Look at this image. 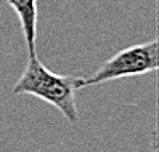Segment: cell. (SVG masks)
Returning <instances> with one entry per match:
<instances>
[{"mask_svg":"<svg viewBox=\"0 0 159 152\" xmlns=\"http://www.w3.org/2000/svg\"><path fill=\"white\" fill-rule=\"evenodd\" d=\"M84 88V79L76 75H63L43 66L35 53L29 54L27 64L18 79L11 93L31 94L55 106L63 117L71 123L79 120V109L76 104V93Z\"/></svg>","mask_w":159,"mask_h":152,"instance_id":"obj_1","label":"cell"},{"mask_svg":"<svg viewBox=\"0 0 159 152\" xmlns=\"http://www.w3.org/2000/svg\"><path fill=\"white\" fill-rule=\"evenodd\" d=\"M159 67V42L154 39L140 45H132L117 51L100 66L98 71L89 79H84V87L100 85L111 80L135 77L149 72H156Z\"/></svg>","mask_w":159,"mask_h":152,"instance_id":"obj_2","label":"cell"},{"mask_svg":"<svg viewBox=\"0 0 159 152\" xmlns=\"http://www.w3.org/2000/svg\"><path fill=\"white\" fill-rule=\"evenodd\" d=\"M7 3L18 16L23 29V35L26 40L27 51L35 53V39H37V0H7Z\"/></svg>","mask_w":159,"mask_h":152,"instance_id":"obj_3","label":"cell"}]
</instances>
